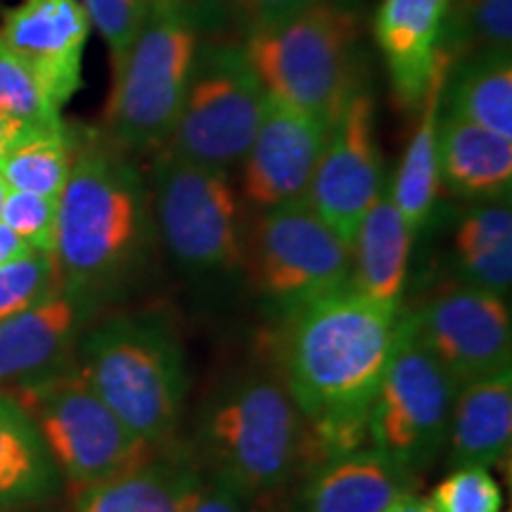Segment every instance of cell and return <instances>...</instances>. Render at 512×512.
Wrapping results in <instances>:
<instances>
[{"instance_id": "1", "label": "cell", "mask_w": 512, "mask_h": 512, "mask_svg": "<svg viewBox=\"0 0 512 512\" xmlns=\"http://www.w3.org/2000/svg\"><path fill=\"white\" fill-rule=\"evenodd\" d=\"M287 318V392L328 458L354 451L368 434L370 406L399 335L401 306L380 304L347 285Z\"/></svg>"}, {"instance_id": "2", "label": "cell", "mask_w": 512, "mask_h": 512, "mask_svg": "<svg viewBox=\"0 0 512 512\" xmlns=\"http://www.w3.org/2000/svg\"><path fill=\"white\" fill-rule=\"evenodd\" d=\"M152 192L128 152L74 133V162L57 200L55 256L81 297L112 290L145 264L155 240Z\"/></svg>"}, {"instance_id": "3", "label": "cell", "mask_w": 512, "mask_h": 512, "mask_svg": "<svg viewBox=\"0 0 512 512\" xmlns=\"http://www.w3.org/2000/svg\"><path fill=\"white\" fill-rule=\"evenodd\" d=\"M361 36V15L347 0H316L285 22L252 27L245 53L268 95L332 126L366 88Z\"/></svg>"}, {"instance_id": "4", "label": "cell", "mask_w": 512, "mask_h": 512, "mask_svg": "<svg viewBox=\"0 0 512 512\" xmlns=\"http://www.w3.org/2000/svg\"><path fill=\"white\" fill-rule=\"evenodd\" d=\"M83 377L105 406L152 448L176 430L188 377L183 349L162 316H117L88 337Z\"/></svg>"}, {"instance_id": "5", "label": "cell", "mask_w": 512, "mask_h": 512, "mask_svg": "<svg viewBox=\"0 0 512 512\" xmlns=\"http://www.w3.org/2000/svg\"><path fill=\"white\" fill-rule=\"evenodd\" d=\"M200 46L190 10L164 0L152 5L136 41L112 64L114 83L105 107L110 143L128 155L169 145Z\"/></svg>"}, {"instance_id": "6", "label": "cell", "mask_w": 512, "mask_h": 512, "mask_svg": "<svg viewBox=\"0 0 512 512\" xmlns=\"http://www.w3.org/2000/svg\"><path fill=\"white\" fill-rule=\"evenodd\" d=\"M304 418L273 377H245L228 384L202 418V446L216 475L249 501L285 486L302 458Z\"/></svg>"}, {"instance_id": "7", "label": "cell", "mask_w": 512, "mask_h": 512, "mask_svg": "<svg viewBox=\"0 0 512 512\" xmlns=\"http://www.w3.org/2000/svg\"><path fill=\"white\" fill-rule=\"evenodd\" d=\"M152 211L166 252L188 273H230L245 264L242 200L228 174L157 152L152 164Z\"/></svg>"}, {"instance_id": "8", "label": "cell", "mask_w": 512, "mask_h": 512, "mask_svg": "<svg viewBox=\"0 0 512 512\" xmlns=\"http://www.w3.org/2000/svg\"><path fill=\"white\" fill-rule=\"evenodd\" d=\"M3 394L12 396L29 415L57 472L76 494L155 451L105 406L81 370H62L48 380Z\"/></svg>"}, {"instance_id": "9", "label": "cell", "mask_w": 512, "mask_h": 512, "mask_svg": "<svg viewBox=\"0 0 512 512\" xmlns=\"http://www.w3.org/2000/svg\"><path fill=\"white\" fill-rule=\"evenodd\" d=\"M266 98L264 83L256 76L245 46H200L166 150L228 174L245 159L264 119Z\"/></svg>"}, {"instance_id": "10", "label": "cell", "mask_w": 512, "mask_h": 512, "mask_svg": "<svg viewBox=\"0 0 512 512\" xmlns=\"http://www.w3.org/2000/svg\"><path fill=\"white\" fill-rule=\"evenodd\" d=\"M458 384L415 335L401 313L399 335L368 413L373 448L408 475L446 446Z\"/></svg>"}, {"instance_id": "11", "label": "cell", "mask_w": 512, "mask_h": 512, "mask_svg": "<svg viewBox=\"0 0 512 512\" xmlns=\"http://www.w3.org/2000/svg\"><path fill=\"white\" fill-rule=\"evenodd\" d=\"M249 252L256 290L285 313L351 280V245L306 200L264 211Z\"/></svg>"}, {"instance_id": "12", "label": "cell", "mask_w": 512, "mask_h": 512, "mask_svg": "<svg viewBox=\"0 0 512 512\" xmlns=\"http://www.w3.org/2000/svg\"><path fill=\"white\" fill-rule=\"evenodd\" d=\"M406 316L458 387L512 368V318L503 294L460 283Z\"/></svg>"}, {"instance_id": "13", "label": "cell", "mask_w": 512, "mask_h": 512, "mask_svg": "<svg viewBox=\"0 0 512 512\" xmlns=\"http://www.w3.org/2000/svg\"><path fill=\"white\" fill-rule=\"evenodd\" d=\"M375 117V98L366 86L332 121L306 195L313 211L349 245L358 223L387 190Z\"/></svg>"}, {"instance_id": "14", "label": "cell", "mask_w": 512, "mask_h": 512, "mask_svg": "<svg viewBox=\"0 0 512 512\" xmlns=\"http://www.w3.org/2000/svg\"><path fill=\"white\" fill-rule=\"evenodd\" d=\"M330 126L287 102L266 98L264 119L242 159V197L264 214L306 200Z\"/></svg>"}, {"instance_id": "15", "label": "cell", "mask_w": 512, "mask_h": 512, "mask_svg": "<svg viewBox=\"0 0 512 512\" xmlns=\"http://www.w3.org/2000/svg\"><path fill=\"white\" fill-rule=\"evenodd\" d=\"M91 19L79 0H24L0 27V43L41 81L55 107L83 86V53Z\"/></svg>"}, {"instance_id": "16", "label": "cell", "mask_w": 512, "mask_h": 512, "mask_svg": "<svg viewBox=\"0 0 512 512\" xmlns=\"http://www.w3.org/2000/svg\"><path fill=\"white\" fill-rule=\"evenodd\" d=\"M86 306L88 297L62 287L41 304L0 320V392L62 373Z\"/></svg>"}, {"instance_id": "17", "label": "cell", "mask_w": 512, "mask_h": 512, "mask_svg": "<svg viewBox=\"0 0 512 512\" xmlns=\"http://www.w3.org/2000/svg\"><path fill=\"white\" fill-rule=\"evenodd\" d=\"M453 0H380L373 19L375 43L387 64L394 100L418 112L441 50Z\"/></svg>"}, {"instance_id": "18", "label": "cell", "mask_w": 512, "mask_h": 512, "mask_svg": "<svg viewBox=\"0 0 512 512\" xmlns=\"http://www.w3.org/2000/svg\"><path fill=\"white\" fill-rule=\"evenodd\" d=\"M411 475L375 448L325 458L302 491V512H382L408 494Z\"/></svg>"}, {"instance_id": "19", "label": "cell", "mask_w": 512, "mask_h": 512, "mask_svg": "<svg viewBox=\"0 0 512 512\" xmlns=\"http://www.w3.org/2000/svg\"><path fill=\"white\" fill-rule=\"evenodd\" d=\"M437 157L441 188H446L460 200L498 202L510 197V138L441 112Z\"/></svg>"}, {"instance_id": "20", "label": "cell", "mask_w": 512, "mask_h": 512, "mask_svg": "<svg viewBox=\"0 0 512 512\" xmlns=\"http://www.w3.org/2000/svg\"><path fill=\"white\" fill-rule=\"evenodd\" d=\"M512 444V368L460 384L451 408L446 446L453 467H491Z\"/></svg>"}, {"instance_id": "21", "label": "cell", "mask_w": 512, "mask_h": 512, "mask_svg": "<svg viewBox=\"0 0 512 512\" xmlns=\"http://www.w3.org/2000/svg\"><path fill=\"white\" fill-rule=\"evenodd\" d=\"M453 57L444 48L439 50L434 62L432 79L427 83L425 98L418 107V124H415L411 143L406 145L394 181L389 183V197H392L396 211L413 235H418L430 221L434 204L441 192L439 181V157H437V133L441 117V98L448 69Z\"/></svg>"}, {"instance_id": "22", "label": "cell", "mask_w": 512, "mask_h": 512, "mask_svg": "<svg viewBox=\"0 0 512 512\" xmlns=\"http://www.w3.org/2000/svg\"><path fill=\"white\" fill-rule=\"evenodd\" d=\"M202 475L185 460L147 456L76 494L74 512H188Z\"/></svg>"}, {"instance_id": "23", "label": "cell", "mask_w": 512, "mask_h": 512, "mask_svg": "<svg viewBox=\"0 0 512 512\" xmlns=\"http://www.w3.org/2000/svg\"><path fill=\"white\" fill-rule=\"evenodd\" d=\"M415 235L396 211L389 188L377 197L351 240V280L363 297L401 306Z\"/></svg>"}, {"instance_id": "24", "label": "cell", "mask_w": 512, "mask_h": 512, "mask_svg": "<svg viewBox=\"0 0 512 512\" xmlns=\"http://www.w3.org/2000/svg\"><path fill=\"white\" fill-rule=\"evenodd\" d=\"M441 112L512 140V50H479L453 62Z\"/></svg>"}, {"instance_id": "25", "label": "cell", "mask_w": 512, "mask_h": 512, "mask_svg": "<svg viewBox=\"0 0 512 512\" xmlns=\"http://www.w3.org/2000/svg\"><path fill=\"white\" fill-rule=\"evenodd\" d=\"M60 472L27 413L0 392V512L46 501Z\"/></svg>"}, {"instance_id": "26", "label": "cell", "mask_w": 512, "mask_h": 512, "mask_svg": "<svg viewBox=\"0 0 512 512\" xmlns=\"http://www.w3.org/2000/svg\"><path fill=\"white\" fill-rule=\"evenodd\" d=\"M453 256L460 283L505 294L512 285V209L508 200L477 202L465 211Z\"/></svg>"}, {"instance_id": "27", "label": "cell", "mask_w": 512, "mask_h": 512, "mask_svg": "<svg viewBox=\"0 0 512 512\" xmlns=\"http://www.w3.org/2000/svg\"><path fill=\"white\" fill-rule=\"evenodd\" d=\"M74 162V131L64 124L60 131L31 133L0 162V176L10 190L60 200Z\"/></svg>"}, {"instance_id": "28", "label": "cell", "mask_w": 512, "mask_h": 512, "mask_svg": "<svg viewBox=\"0 0 512 512\" xmlns=\"http://www.w3.org/2000/svg\"><path fill=\"white\" fill-rule=\"evenodd\" d=\"M441 48L453 57L512 50V0H453Z\"/></svg>"}, {"instance_id": "29", "label": "cell", "mask_w": 512, "mask_h": 512, "mask_svg": "<svg viewBox=\"0 0 512 512\" xmlns=\"http://www.w3.org/2000/svg\"><path fill=\"white\" fill-rule=\"evenodd\" d=\"M62 110L55 107L41 81L0 43V114L31 131H60Z\"/></svg>"}, {"instance_id": "30", "label": "cell", "mask_w": 512, "mask_h": 512, "mask_svg": "<svg viewBox=\"0 0 512 512\" xmlns=\"http://www.w3.org/2000/svg\"><path fill=\"white\" fill-rule=\"evenodd\" d=\"M62 287L57 256L29 249L10 264L0 266V320H8L41 304Z\"/></svg>"}, {"instance_id": "31", "label": "cell", "mask_w": 512, "mask_h": 512, "mask_svg": "<svg viewBox=\"0 0 512 512\" xmlns=\"http://www.w3.org/2000/svg\"><path fill=\"white\" fill-rule=\"evenodd\" d=\"M437 512H501L503 491L489 467L463 465L427 496Z\"/></svg>"}, {"instance_id": "32", "label": "cell", "mask_w": 512, "mask_h": 512, "mask_svg": "<svg viewBox=\"0 0 512 512\" xmlns=\"http://www.w3.org/2000/svg\"><path fill=\"white\" fill-rule=\"evenodd\" d=\"M0 221L19 240H24L36 252L55 254L57 238V200L55 197L34 195V192L10 190L5 197Z\"/></svg>"}, {"instance_id": "33", "label": "cell", "mask_w": 512, "mask_h": 512, "mask_svg": "<svg viewBox=\"0 0 512 512\" xmlns=\"http://www.w3.org/2000/svg\"><path fill=\"white\" fill-rule=\"evenodd\" d=\"M79 3L91 19V27L98 29L102 41L110 48L112 64L131 48L150 12L145 0H79Z\"/></svg>"}, {"instance_id": "34", "label": "cell", "mask_w": 512, "mask_h": 512, "mask_svg": "<svg viewBox=\"0 0 512 512\" xmlns=\"http://www.w3.org/2000/svg\"><path fill=\"white\" fill-rule=\"evenodd\" d=\"M252 501L226 477L211 472L192 498L188 512H249Z\"/></svg>"}, {"instance_id": "35", "label": "cell", "mask_w": 512, "mask_h": 512, "mask_svg": "<svg viewBox=\"0 0 512 512\" xmlns=\"http://www.w3.org/2000/svg\"><path fill=\"white\" fill-rule=\"evenodd\" d=\"M316 0H240V5L252 19V27H273V24L285 22L309 8Z\"/></svg>"}, {"instance_id": "36", "label": "cell", "mask_w": 512, "mask_h": 512, "mask_svg": "<svg viewBox=\"0 0 512 512\" xmlns=\"http://www.w3.org/2000/svg\"><path fill=\"white\" fill-rule=\"evenodd\" d=\"M31 133H38V131H31V128L19 124V121L0 114V162H3V159L8 157V152L15 150L24 138H29Z\"/></svg>"}, {"instance_id": "37", "label": "cell", "mask_w": 512, "mask_h": 512, "mask_svg": "<svg viewBox=\"0 0 512 512\" xmlns=\"http://www.w3.org/2000/svg\"><path fill=\"white\" fill-rule=\"evenodd\" d=\"M29 245L24 240H19L12 230L5 226L3 221H0V266L10 264L12 259H17V256L27 254L29 252Z\"/></svg>"}, {"instance_id": "38", "label": "cell", "mask_w": 512, "mask_h": 512, "mask_svg": "<svg viewBox=\"0 0 512 512\" xmlns=\"http://www.w3.org/2000/svg\"><path fill=\"white\" fill-rule=\"evenodd\" d=\"M382 512H437V508H434L432 501L427 496H420V494H415V491H408V494L396 498V501Z\"/></svg>"}, {"instance_id": "39", "label": "cell", "mask_w": 512, "mask_h": 512, "mask_svg": "<svg viewBox=\"0 0 512 512\" xmlns=\"http://www.w3.org/2000/svg\"><path fill=\"white\" fill-rule=\"evenodd\" d=\"M162 3V0H159ZM164 3H174V5H181V8L190 10L195 8V5H202V3H211V0H164Z\"/></svg>"}, {"instance_id": "40", "label": "cell", "mask_w": 512, "mask_h": 512, "mask_svg": "<svg viewBox=\"0 0 512 512\" xmlns=\"http://www.w3.org/2000/svg\"><path fill=\"white\" fill-rule=\"evenodd\" d=\"M10 192V185L5 183V178L0 176V211H3V204H5V197H8Z\"/></svg>"}, {"instance_id": "41", "label": "cell", "mask_w": 512, "mask_h": 512, "mask_svg": "<svg viewBox=\"0 0 512 512\" xmlns=\"http://www.w3.org/2000/svg\"><path fill=\"white\" fill-rule=\"evenodd\" d=\"M145 3H147V8H152V5H157L159 0H145Z\"/></svg>"}]
</instances>
